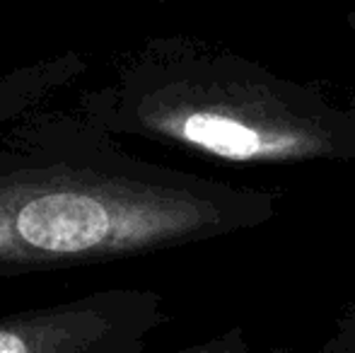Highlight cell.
Returning a JSON list of instances; mask_svg holds the SVG:
<instances>
[{"label":"cell","instance_id":"cell-6","mask_svg":"<svg viewBox=\"0 0 355 353\" xmlns=\"http://www.w3.org/2000/svg\"><path fill=\"white\" fill-rule=\"evenodd\" d=\"M155 3H172V0H155Z\"/></svg>","mask_w":355,"mask_h":353},{"label":"cell","instance_id":"cell-5","mask_svg":"<svg viewBox=\"0 0 355 353\" xmlns=\"http://www.w3.org/2000/svg\"><path fill=\"white\" fill-rule=\"evenodd\" d=\"M322 353H355V305L338 320L336 332L324 344Z\"/></svg>","mask_w":355,"mask_h":353},{"label":"cell","instance_id":"cell-3","mask_svg":"<svg viewBox=\"0 0 355 353\" xmlns=\"http://www.w3.org/2000/svg\"><path fill=\"white\" fill-rule=\"evenodd\" d=\"M169 322L164 298L109 288L0 317V353H143Z\"/></svg>","mask_w":355,"mask_h":353},{"label":"cell","instance_id":"cell-1","mask_svg":"<svg viewBox=\"0 0 355 353\" xmlns=\"http://www.w3.org/2000/svg\"><path fill=\"white\" fill-rule=\"evenodd\" d=\"M273 216V193L141 160L78 107L0 136V278L159 255Z\"/></svg>","mask_w":355,"mask_h":353},{"label":"cell","instance_id":"cell-2","mask_svg":"<svg viewBox=\"0 0 355 353\" xmlns=\"http://www.w3.org/2000/svg\"><path fill=\"white\" fill-rule=\"evenodd\" d=\"M112 136L223 162L355 160V107L189 37H153L78 99Z\"/></svg>","mask_w":355,"mask_h":353},{"label":"cell","instance_id":"cell-4","mask_svg":"<svg viewBox=\"0 0 355 353\" xmlns=\"http://www.w3.org/2000/svg\"><path fill=\"white\" fill-rule=\"evenodd\" d=\"M172 353H252V346H249L244 329L232 327V329L220 332V334L211 336V339H203L198 344L184 346V349Z\"/></svg>","mask_w":355,"mask_h":353}]
</instances>
